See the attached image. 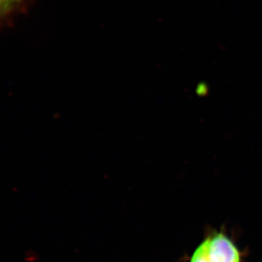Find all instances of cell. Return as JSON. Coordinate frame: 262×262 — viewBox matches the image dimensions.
I'll return each instance as SVG.
<instances>
[{"label":"cell","instance_id":"6da1fadb","mask_svg":"<svg viewBox=\"0 0 262 262\" xmlns=\"http://www.w3.org/2000/svg\"><path fill=\"white\" fill-rule=\"evenodd\" d=\"M189 262H242V256L230 237L215 231L198 245Z\"/></svg>","mask_w":262,"mask_h":262},{"label":"cell","instance_id":"7a4b0ae2","mask_svg":"<svg viewBox=\"0 0 262 262\" xmlns=\"http://www.w3.org/2000/svg\"><path fill=\"white\" fill-rule=\"evenodd\" d=\"M34 0H0L1 29L12 28L15 18L28 13Z\"/></svg>","mask_w":262,"mask_h":262}]
</instances>
